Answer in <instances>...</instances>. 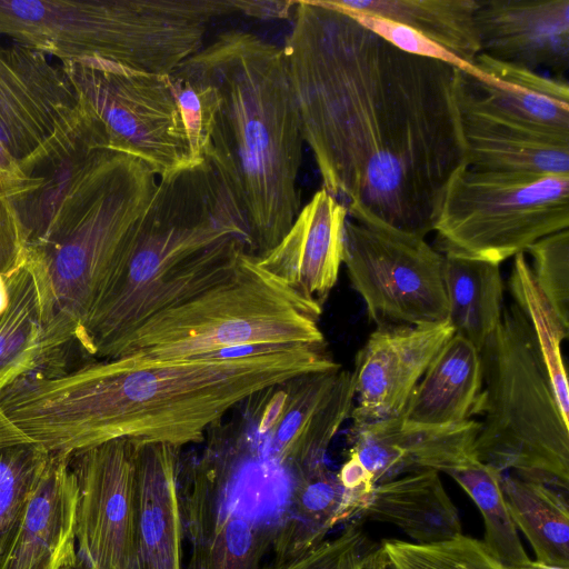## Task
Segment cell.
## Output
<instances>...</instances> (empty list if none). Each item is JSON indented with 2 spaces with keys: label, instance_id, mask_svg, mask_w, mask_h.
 <instances>
[{
  "label": "cell",
  "instance_id": "6da1fadb",
  "mask_svg": "<svg viewBox=\"0 0 569 569\" xmlns=\"http://www.w3.org/2000/svg\"><path fill=\"white\" fill-rule=\"evenodd\" d=\"M291 18L282 47L322 189L426 238L463 164L456 68L396 49L327 1H297Z\"/></svg>",
  "mask_w": 569,
  "mask_h": 569
},
{
  "label": "cell",
  "instance_id": "7a4b0ae2",
  "mask_svg": "<svg viewBox=\"0 0 569 569\" xmlns=\"http://www.w3.org/2000/svg\"><path fill=\"white\" fill-rule=\"evenodd\" d=\"M19 162L26 180L0 197V274L31 273L57 366L126 256L158 178L109 149L90 114Z\"/></svg>",
  "mask_w": 569,
  "mask_h": 569
},
{
  "label": "cell",
  "instance_id": "3957f363",
  "mask_svg": "<svg viewBox=\"0 0 569 569\" xmlns=\"http://www.w3.org/2000/svg\"><path fill=\"white\" fill-rule=\"evenodd\" d=\"M339 368L325 346L228 359L128 355L26 376L0 393V403L50 453L123 438L181 448L203 440L243 400Z\"/></svg>",
  "mask_w": 569,
  "mask_h": 569
},
{
  "label": "cell",
  "instance_id": "277c9868",
  "mask_svg": "<svg viewBox=\"0 0 569 569\" xmlns=\"http://www.w3.org/2000/svg\"><path fill=\"white\" fill-rule=\"evenodd\" d=\"M246 253L242 216L207 160L160 177L76 343L93 359L112 358L147 320L229 279Z\"/></svg>",
  "mask_w": 569,
  "mask_h": 569
},
{
  "label": "cell",
  "instance_id": "5b68a950",
  "mask_svg": "<svg viewBox=\"0 0 569 569\" xmlns=\"http://www.w3.org/2000/svg\"><path fill=\"white\" fill-rule=\"evenodd\" d=\"M189 60L216 93L203 160L231 193L251 253L261 256L284 237L301 209L305 141L283 47L230 29Z\"/></svg>",
  "mask_w": 569,
  "mask_h": 569
},
{
  "label": "cell",
  "instance_id": "8992f818",
  "mask_svg": "<svg viewBox=\"0 0 569 569\" xmlns=\"http://www.w3.org/2000/svg\"><path fill=\"white\" fill-rule=\"evenodd\" d=\"M231 13L228 0H0V37L61 62L103 59L169 74Z\"/></svg>",
  "mask_w": 569,
  "mask_h": 569
},
{
  "label": "cell",
  "instance_id": "52a82bcc",
  "mask_svg": "<svg viewBox=\"0 0 569 569\" xmlns=\"http://www.w3.org/2000/svg\"><path fill=\"white\" fill-rule=\"evenodd\" d=\"M482 390L473 442L478 459L502 473L568 495L569 422L556 401L533 331L516 303L480 350Z\"/></svg>",
  "mask_w": 569,
  "mask_h": 569
},
{
  "label": "cell",
  "instance_id": "ba28073f",
  "mask_svg": "<svg viewBox=\"0 0 569 569\" xmlns=\"http://www.w3.org/2000/svg\"><path fill=\"white\" fill-rule=\"evenodd\" d=\"M321 312L319 302L246 253L229 279L147 320L112 358L180 359L256 343L325 346Z\"/></svg>",
  "mask_w": 569,
  "mask_h": 569
},
{
  "label": "cell",
  "instance_id": "9c48e42d",
  "mask_svg": "<svg viewBox=\"0 0 569 569\" xmlns=\"http://www.w3.org/2000/svg\"><path fill=\"white\" fill-rule=\"evenodd\" d=\"M569 227V177H525L460 166L450 177L432 231L445 251L500 264Z\"/></svg>",
  "mask_w": 569,
  "mask_h": 569
},
{
  "label": "cell",
  "instance_id": "30bf717a",
  "mask_svg": "<svg viewBox=\"0 0 569 569\" xmlns=\"http://www.w3.org/2000/svg\"><path fill=\"white\" fill-rule=\"evenodd\" d=\"M61 69L109 149L139 159L159 178L196 164L169 74L103 59L64 61Z\"/></svg>",
  "mask_w": 569,
  "mask_h": 569
},
{
  "label": "cell",
  "instance_id": "8fae6325",
  "mask_svg": "<svg viewBox=\"0 0 569 569\" xmlns=\"http://www.w3.org/2000/svg\"><path fill=\"white\" fill-rule=\"evenodd\" d=\"M343 261L377 328L448 320L442 253L425 238L386 224L361 209L347 210Z\"/></svg>",
  "mask_w": 569,
  "mask_h": 569
},
{
  "label": "cell",
  "instance_id": "7c38bea8",
  "mask_svg": "<svg viewBox=\"0 0 569 569\" xmlns=\"http://www.w3.org/2000/svg\"><path fill=\"white\" fill-rule=\"evenodd\" d=\"M137 441L114 439L70 455L81 569H134ZM80 568V567H79Z\"/></svg>",
  "mask_w": 569,
  "mask_h": 569
},
{
  "label": "cell",
  "instance_id": "4fadbf2b",
  "mask_svg": "<svg viewBox=\"0 0 569 569\" xmlns=\"http://www.w3.org/2000/svg\"><path fill=\"white\" fill-rule=\"evenodd\" d=\"M453 98L463 166L525 177H569V134L526 124L495 106L456 69Z\"/></svg>",
  "mask_w": 569,
  "mask_h": 569
},
{
  "label": "cell",
  "instance_id": "5bb4252c",
  "mask_svg": "<svg viewBox=\"0 0 569 569\" xmlns=\"http://www.w3.org/2000/svg\"><path fill=\"white\" fill-rule=\"evenodd\" d=\"M81 109L61 66L16 42L0 46V136L14 158L30 157Z\"/></svg>",
  "mask_w": 569,
  "mask_h": 569
},
{
  "label": "cell",
  "instance_id": "9a60e30c",
  "mask_svg": "<svg viewBox=\"0 0 569 569\" xmlns=\"http://www.w3.org/2000/svg\"><path fill=\"white\" fill-rule=\"evenodd\" d=\"M453 335L449 320L376 328L356 356L352 425L399 417L430 362Z\"/></svg>",
  "mask_w": 569,
  "mask_h": 569
},
{
  "label": "cell",
  "instance_id": "2e32d148",
  "mask_svg": "<svg viewBox=\"0 0 569 569\" xmlns=\"http://www.w3.org/2000/svg\"><path fill=\"white\" fill-rule=\"evenodd\" d=\"M347 208L325 189L297 214L284 237L256 259L289 288L320 305L336 284L343 261Z\"/></svg>",
  "mask_w": 569,
  "mask_h": 569
},
{
  "label": "cell",
  "instance_id": "e0dca14e",
  "mask_svg": "<svg viewBox=\"0 0 569 569\" xmlns=\"http://www.w3.org/2000/svg\"><path fill=\"white\" fill-rule=\"evenodd\" d=\"M481 52L557 76L569 68V0H487L476 11Z\"/></svg>",
  "mask_w": 569,
  "mask_h": 569
},
{
  "label": "cell",
  "instance_id": "ac0fdd59",
  "mask_svg": "<svg viewBox=\"0 0 569 569\" xmlns=\"http://www.w3.org/2000/svg\"><path fill=\"white\" fill-rule=\"evenodd\" d=\"M274 431V452L297 472L325 463V453L355 402L352 371L310 373L292 380Z\"/></svg>",
  "mask_w": 569,
  "mask_h": 569
},
{
  "label": "cell",
  "instance_id": "d6986e66",
  "mask_svg": "<svg viewBox=\"0 0 569 569\" xmlns=\"http://www.w3.org/2000/svg\"><path fill=\"white\" fill-rule=\"evenodd\" d=\"M70 456L51 453L0 569H63L78 566V488Z\"/></svg>",
  "mask_w": 569,
  "mask_h": 569
},
{
  "label": "cell",
  "instance_id": "ffe728a7",
  "mask_svg": "<svg viewBox=\"0 0 569 569\" xmlns=\"http://www.w3.org/2000/svg\"><path fill=\"white\" fill-rule=\"evenodd\" d=\"M179 449L162 442L137 441L134 569H182Z\"/></svg>",
  "mask_w": 569,
  "mask_h": 569
},
{
  "label": "cell",
  "instance_id": "44dd1931",
  "mask_svg": "<svg viewBox=\"0 0 569 569\" xmlns=\"http://www.w3.org/2000/svg\"><path fill=\"white\" fill-rule=\"evenodd\" d=\"M479 422L468 419L450 426H420L400 416L351 426L348 457L367 472L373 485L403 473L438 469L445 458L472 442Z\"/></svg>",
  "mask_w": 569,
  "mask_h": 569
},
{
  "label": "cell",
  "instance_id": "7402d4cb",
  "mask_svg": "<svg viewBox=\"0 0 569 569\" xmlns=\"http://www.w3.org/2000/svg\"><path fill=\"white\" fill-rule=\"evenodd\" d=\"M355 521L388 522L415 543L431 545L460 536L458 510L431 469L411 471L376 485Z\"/></svg>",
  "mask_w": 569,
  "mask_h": 569
},
{
  "label": "cell",
  "instance_id": "603a6c76",
  "mask_svg": "<svg viewBox=\"0 0 569 569\" xmlns=\"http://www.w3.org/2000/svg\"><path fill=\"white\" fill-rule=\"evenodd\" d=\"M481 390L480 352L453 335L430 362L400 418L420 426L461 423L471 418Z\"/></svg>",
  "mask_w": 569,
  "mask_h": 569
},
{
  "label": "cell",
  "instance_id": "cb8c5ba5",
  "mask_svg": "<svg viewBox=\"0 0 569 569\" xmlns=\"http://www.w3.org/2000/svg\"><path fill=\"white\" fill-rule=\"evenodd\" d=\"M472 77L481 92L517 120L545 130L569 134V86L536 70L478 54Z\"/></svg>",
  "mask_w": 569,
  "mask_h": 569
},
{
  "label": "cell",
  "instance_id": "d4e9b609",
  "mask_svg": "<svg viewBox=\"0 0 569 569\" xmlns=\"http://www.w3.org/2000/svg\"><path fill=\"white\" fill-rule=\"evenodd\" d=\"M448 320L458 335L479 352L497 329L503 311L500 264L443 253Z\"/></svg>",
  "mask_w": 569,
  "mask_h": 569
},
{
  "label": "cell",
  "instance_id": "484cf974",
  "mask_svg": "<svg viewBox=\"0 0 569 569\" xmlns=\"http://www.w3.org/2000/svg\"><path fill=\"white\" fill-rule=\"evenodd\" d=\"M8 302L0 312V393L21 378L50 369L39 296L24 267L6 278Z\"/></svg>",
  "mask_w": 569,
  "mask_h": 569
},
{
  "label": "cell",
  "instance_id": "4316f807",
  "mask_svg": "<svg viewBox=\"0 0 569 569\" xmlns=\"http://www.w3.org/2000/svg\"><path fill=\"white\" fill-rule=\"evenodd\" d=\"M335 8L365 11L409 26L468 63L481 53L478 0H335Z\"/></svg>",
  "mask_w": 569,
  "mask_h": 569
},
{
  "label": "cell",
  "instance_id": "83f0119b",
  "mask_svg": "<svg viewBox=\"0 0 569 569\" xmlns=\"http://www.w3.org/2000/svg\"><path fill=\"white\" fill-rule=\"evenodd\" d=\"M501 489L509 515L536 560L569 569L568 495L512 473L501 475Z\"/></svg>",
  "mask_w": 569,
  "mask_h": 569
},
{
  "label": "cell",
  "instance_id": "f1b7e54d",
  "mask_svg": "<svg viewBox=\"0 0 569 569\" xmlns=\"http://www.w3.org/2000/svg\"><path fill=\"white\" fill-rule=\"evenodd\" d=\"M51 453L21 429L0 403V568Z\"/></svg>",
  "mask_w": 569,
  "mask_h": 569
},
{
  "label": "cell",
  "instance_id": "f546056e",
  "mask_svg": "<svg viewBox=\"0 0 569 569\" xmlns=\"http://www.w3.org/2000/svg\"><path fill=\"white\" fill-rule=\"evenodd\" d=\"M345 490L326 463L297 472L288 515L277 533L274 553L296 555L320 543L341 523Z\"/></svg>",
  "mask_w": 569,
  "mask_h": 569
},
{
  "label": "cell",
  "instance_id": "4dcf8cb0",
  "mask_svg": "<svg viewBox=\"0 0 569 569\" xmlns=\"http://www.w3.org/2000/svg\"><path fill=\"white\" fill-rule=\"evenodd\" d=\"M445 473L467 492L480 510L485 522L483 543L508 569L530 561L509 515L501 489V475L481 462L475 450L451 463Z\"/></svg>",
  "mask_w": 569,
  "mask_h": 569
},
{
  "label": "cell",
  "instance_id": "1f68e13d",
  "mask_svg": "<svg viewBox=\"0 0 569 569\" xmlns=\"http://www.w3.org/2000/svg\"><path fill=\"white\" fill-rule=\"evenodd\" d=\"M509 289L533 331L556 401L563 419L569 422L568 380L561 353V343L568 338L569 329L537 286L525 252L513 257Z\"/></svg>",
  "mask_w": 569,
  "mask_h": 569
},
{
  "label": "cell",
  "instance_id": "d6a6232c",
  "mask_svg": "<svg viewBox=\"0 0 569 569\" xmlns=\"http://www.w3.org/2000/svg\"><path fill=\"white\" fill-rule=\"evenodd\" d=\"M381 547L389 569H508L482 541L462 533L431 545L387 539Z\"/></svg>",
  "mask_w": 569,
  "mask_h": 569
},
{
  "label": "cell",
  "instance_id": "836d02e7",
  "mask_svg": "<svg viewBox=\"0 0 569 569\" xmlns=\"http://www.w3.org/2000/svg\"><path fill=\"white\" fill-rule=\"evenodd\" d=\"M207 543H200V569H261L266 540L257 527L234 512L218 517Z\"/></svg>",
  "mask_w": 569,
  "mask_h": 569
},
{
  "label": "cell",
  "instance_id": "e575fe53",
  "mask_svg": "<svg viewBox=\"0 0 569 569\" xmlns=\"http://www.w3.org/2000/svg\"><path fill=\"white\" fill-rule=\"evenodd\" d=\"M196 164L203 161L208 148L216 109V93L211 84L188 59L169 73Z\"/></svg>",
  "mask_w": 569,
  "mask_h": 569
},
{
  "label": "cell",
  "instance_id": "d590c367",
  "mask_svg": "<svg viewBox=\"0 0 569 569\" xmlns=\"http://www.w3.org/2000/svg\"><path fill=\"white\" fill-rule=\"evenodd\" d=\"M378 543L360 521L348 522L336 537L296 555H277L263 569H361ZM262 569V567H261Z\"/></svg>",
  "mask_w": 569,
  "mask_h": 569
},
{
  "label": "cell",
  "instance_id": "8d00e7d4",
  "mask_svg": "<svg viewBox=\"0 0 569 569\" xmlns=\"http://www.w3.org/2000/svg\"><path fill=\"white\" fill-rule=\"evenodd\" d=\"M537 286L569 329V230L546 236L526 250Z\"/></svg>",
  "mask_w": 569,
  "mask_h": 569
},
{
  "label": "cell",
  "instance_id": "74e56055",
  "mask_svg": "<svg viewBox=\"0 0 569 569\" xmlns=\"http://www.w3.org/2000/svg\"><path fill=\"white\" fill-rule=\"evenodd\" d=\"M338 10L342 11L358 24L402 52L445 62L467 74H470L471 77H476L478 74L477 69L472 63L466 62L450 50L438 44L409 26L365 11L348 9Z\"/></svg>",
  "mask_w": 569,
  "mask_h": 569
},
{
  "label": "cell",
  "instance_id": "f35d334b",
  "mask_svg": "<svg viewBox=\"0 0 569 569\" xmlns=\"http://www.w3.org/2000/svg\"><path fill=\"white\" fill-rule=\"evenodd\" d=\"M238 13L260 20H280L291 17L297 1L233 0Z\"/></svg>",
  "mask_w": 569,
  "mask_h": 569
},
{
  "label": "cell",
  "instance_id": "ab89813d",
  "mask_svg": "<svg viewBox=\"0 0 569 569\" xmlns=\"http://www.w3.org/2000/svg\"><path fill=\"white\" fill-rule=\"evenodd\" d=\"M19 160L13 157L0 136V197L11 192L26 180Z\"/></svg>",
  "mask_w": 569,
  "mask_h": 569
},
{
  "label": "cell",
  "instance_id": "60d3db41",
  "mask_svg": "<svg viewBox=\"0 0 569 569\" xmlns=\"http://www.w3.org/2000/svg\"><path fill=\"white\" fill-rule=\"evenodd\" d=\"M287 399L288 393L282 389L273 395L259 421L258 430L260 432H268L274 429L284 412Z\"/></svg>",
  "mask_w": 569,
  "mask_h": 569
},
{
  "label": "cell",
  "instance_id": "b9f144b4",
  "mask_svg": "<svg viewBox=\"0 0 569 569\" xmlns=\"http://www.w3.org/2000/svg\"><path fill=\"white\" fill-rule=\"evenodd\" d=\"M361 569H389L381 543L369 555Z\"/></svg>",
  "mask_w": 569,
  "mask_h": 569
},
{
  "label": "cell",
  "instance_id": "7bdbcfd3",
  "mask_svg": "<svg viewBox=\"0 0 569 569\" xmlns=\"http://www.w3.org/2000/svg\"><path fill=\"white\" fill-rule=\"evenodd\" d=\"M516 569H567L558 566L547 565L537 560H530L526 565L516 568Z\"/></svg>",
  "mask_w": 569,
  "mask_h": 569
},
{
  "label": "cell",
  "instance_id": "ee69618b",
  "mask_svg": "<svg viewBox=\"0 0 569 569\" xmlns=\"http://www.w3.org/2000/svg\"><path fill=\"white\" fill-rule=\"evenodd\" d=\"M8 302V289L6 279L0 276V312L6 308Z\"/></svg>",
  "mask_w": 569,
  "mask_h": 569
},
{
  "label": "cell",
  "instance_id": "f6af8a7d",
  "mask_svg": "<svg viewBox=\"0 0 569 569\" xmlns=\"http://www.w3.org/2000/svg\"><path fill=\"white\" fill-rule=\"evenodd\" d=\"M63 569H81V568H79L78 566H76V567H66V568H63Z\"/></svg>",
  "mask_w": 569,
  "mask_h": 569
}]
</instances>
